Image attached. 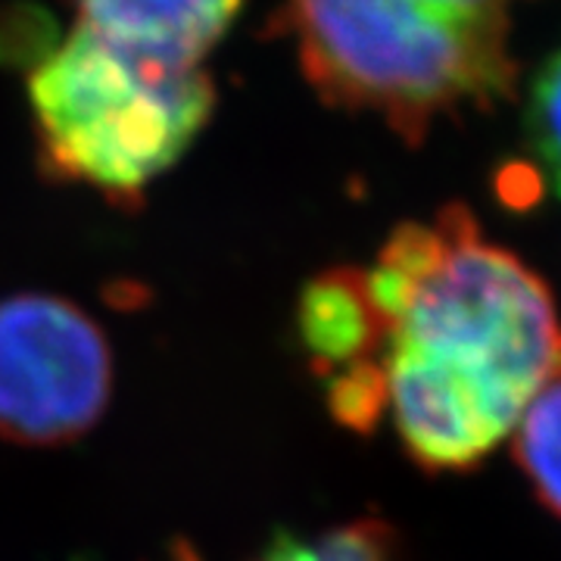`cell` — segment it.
Segmentation results:
<instances>
[{
	"instance_id": "1",
	"label": "cell",
	"mask_w": 561,
	"mask_h": 561,
	"mask_svg": "<svg viewBox=\"0 0 561 561\" xmlns=\"http://www.w3.org/2000/svg\"><path fill=\"white\" fill-rule=\"evenodd\" d=\"M365 284L381 321V421L424 471L478 468L559 359L552 290L459 203L400 225Z\"/></svg>"
},
{
	"instance_id": "2",
	"label": "cell",
	"mask_w": 561,
	"mask_h": 561,
	"mask_svg": "<svg viewBox=\"0 0 561 561\" xmlns=\"http://www.w3.org/2000/svg\"><path fill=\"white\" fill-rule=\"evenodd\" d=\"M518 0H284L294 41L321 101L371 113L421 144L434 122L490 113L518 94L512 54Z\"/></svg>"
},
{
	"instance_id": "3",
	"label": "cell",
	"mask_w": 561,
	"mask_h": 561,
	"mask_svg": "<svg viewBox=\"0 0 561 561\" xmlns=\"http://www.w3.org/2000/svg\"><path fill=\"white\" fill-rule=\"evenodd\" d=\"M47 175L128 203L187 153L216 106L206 69H165L76 25L28 76Z\"/></svg>"
},
{
	"instance_id": "4",
	"label": "cell",
	"mask_w": 561,
	"mask_h": 561,
	"mask_svg": "<svg viewBox=\"0 0 561 561\" xmlns=\"http://www.w3.org/2000/svg\"><path fill=\"white\" fill-rule=\"evenodd\" d=\"M113 359L98 321L79 306L22 294L0 302V437L50 446L101 419Z\"/></svg>"
},
{
	"instance_id": "5",
	"label": "cell",
	"mask_w": 561,
	"mask_h": 561,
	"mask_svg": "<svg viewBox=\"0 0 561 561\" xmlns=\"http://www.w3.org/2000/svg\"><path fill=\"white\" fill-rule=\"evenodd\" d=\"M81 28L165 69H197L241 0H76Z\"/></svg>"
},
{
	"instance_id": "6",
	"label": "cell",
	"mask_w": 561,
	"mask_h": 561,
	"mask_svg": "<svg viewBox=\"0 0 561 561\" xmlns=\"http://www.w3.org/2000/svg\"><path fill=\"white\" fill-rule=\"evenodd\" d=\"M515 461L542 508L561 518V350L515 424Z\"/></svg>"
},
{
	"instance_id": "7",
	"label": "cell",
	"mask_w": 561,
	"mask_h": 561,
	"mask_svg": "<svg viewBox=\"0 0 561 561\" xmlns=\"http://www.w3.org/2000/svg\"><path fill=\"white\" fill-rule=\"evenodd\" d=\"M256 561H397V534L362 518L312 537H278Z\"/></svg>"
},
{
	"instance_id": "8",
	"label": "cell",
	"mask_w": 561,
	"mask_h": 561,
	"mask_svg": "<svg viewBox=\"0 0 561 561\" xmlns=\"http://www.w3.org/2000/svg\"><path fill=\"white\" fill-rule=\"evenodd\" d=\"M524 138L542 184L561 197V47L552 50L527 84Z\"/></svg>"
}]
</instances>
